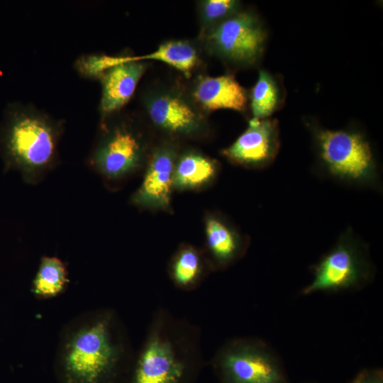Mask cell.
Segmentation results:
<instances>
[{
    "instance_id": "cell-1",
    "label": "cell",
    "mask_w": 383,
    "mask_h": 383,
    "mask_svg": "<svg viewBox=\"0 0 383 383\" xmlns=\"http://www.w3.org/2000/svg\"><path fill=\"white\" fill-rule=\"evenodd\" d=\"M133 355L118 313L98 308L78 314L62 328L55 364L62 383H114Z\"/></svg>"
},
{
    "instance_id": "cell-2",
    "label": "cell",
    "mask_w": 383,
    "mask_h": 383,
    "mask_svg": "<svg viewBox=\"0 0 383 383\" xmlns=\"http://www.w3.org/2000/svg\"><path fill=\"white\" fill-rule=\"evenodd\" d=\"M201 360L197 326L159 309L133 355L128 383H188Z\"/></svg>"
},
{
    "instance_id": "cell-3",
    "label": "cell",
    "mask_w": 383,
    "mask_h": 383,
    "mask_svg": "<svg viewBox=\"0 0 383 383\" xmlns=\"http://www.w3.org/2000/svg\"><path fill=\"white\" fill-rule=\"evenodd\" d=\"M65 122L30 104L16 101L4 110L0 150L6 168L24 182L39 184L58 162Z\"/></svg>"
},
{
    "instance_id": "cell-4",
    "label": "cell",
    "mask_w": 383,
    "mask_h": 383,
    "mask_svg": "<svg viewBox=\"0 0 383 383\" xmlns=\"http://www.w3.org/2000/svg\"><path fill=\"white\" fill-rule=\"evenodd\" d=\"M315 139L323 174L346 184L379 187L380 173L370 145L360 133L318 129Z\"/></svg>"
},
{
    "instance_id": "cell-5",
    "label": "cell",
    "mask_w": 383,
    "mask_h": 383,
    "mask_svg": "<svg viewBox=\"0 0 383 383\" xmlns=\"http://www.w3.org/2000/svg\"><path fill=\"white\" fill-rule=\"evenodd\" d=\"M313 279L301 294L339 292L362 288L374 275L368 248L351 228L339 237L335 245L311 267Z\"/></svg>"
},
{
    "instance_id": "cell-6",
    "label": "cell",
    "mask_w": 383,
    "mask_h": 383,
    "mask_svg": "<svg viewBox=\"0 0 383 383\" xmlns=\"http://www.w3.org/2000/svg\"><path fill=\"white\" fill-rule=\"evenodd\" d=\"M212 365L221 383H289L274 351L256 338L226 341L215 353Z\"/></svg>"
},
{
    "instance_id": "cell-7",
    "label": "cell",
    "mask_w": 383,
    "mask_h": 383,
    "mask_svg": "<svg viewBox=\"0 0 383 383\" xmlns=\"http://www.w3.org/2000/svg\"><path fill=\"white\" fill-rule=\"evenodd\" d=\"M143 154V145L131 121L101 120L99 136L87 157L89 167L109 180L119 179L134 170Z\"/></svg>"
},
{
    "instance_id": "cell-8",
    "label": "cell",
    "mask_w": 383,
    "mask_h": 383,
    "mask_svg": "<svg viewBox=\"0 0 383 383\" xmlns=\"http://www.w3.org/2000/svg\"><path fill=\"white\" fill-rule=\"evenodd\" d=\"M206 41L221 57L230 61L250 64L261 55L265 38L259 21L252 14L233 13L208 29Z\"/></svg>"
},
{
    "instance_id": "cell-9",
    "label": "cell",
    "mask_w": 383,
    "mask_h": 383,
    "mask_svg": "<svg viewBox=\"0 0 383 383\" xmlns=\"http://www.w3.org/2000/svg\"><path fill=\"white\" fill-rule=\"evenodd\" d=\"M131 57L117 55V64L106 69L98 78L101 85V120L118 113L130 101L146 70L144 61H135Z\"/></svg>"
},
{
    "instance_id": "cell-10",
    "label": "cell",
    "mask_w": 383,
    "mask_h": 383,
    "mask_svg": "<svg viewBox=\"0 0 383 383\" xmlns=\"http://www.w3.org/2000/svg\"><path fill=\"white\" fill-rule=\"evenodd\" d=\"M278 148L277 122L253 118L248 129L222 153L233 162L262 167L273 161Z\"/></svg>"
},
{
    "instance_id": "cell-11",
    "label": "cell",
    "mask_w": 383,
    "mask_h": 383,
    "mask_svg": "<svg viewBox=\"0 0 383 383\" xmlns=\"http://www.w3.org/2000/svg\"><path fill=\"white\" fill-rule=\"evenodd\" d=\"M145 104L152 121L169 132L189 133L198 129L201 124V118L194 107L173 91L149 95Z\"/></svg>"
},
{
    "instance_id": "cell-12",
    "label": "cell",
    "mask_w": 383,
    "mask_h": 383,
    "mask_svg": "<svg viewBox=\"0 0 383 383\" xmlns=\"http://www.w3.org/2000/svg\"><path fill=\"white\" fill-rule=\"evenodd\" d=\"M192 96L206 111L230 109L243 111L247 103L245 89L231 75L199 77Z\"/></svg>"
},
{
    "instance_id": "cell-13",
    "label": "cell",
    "mask_w": 383,
    "mask_h": 383,
    "mask_svg": "<svg viewBox=\"0 0 383 383\" xmlns=\"http://www.w3.org/2000/svg\"><path fill=\"white\" fill-rule=\"evenodd\" d=\"M174 158L170 150L155 153L139 189L133 196L138 205L167 206L174 177Z\"/></svg>"
},
{
    "instance_id": "cell-14",
    "label": "cell",
    "mask_w": 383,
    "mask_h": 383,
    "mask_svg": "<svg viewBox=\"0 0 383 383\" xmlns=\"http://www.w3.org/2000/svg\"><path fill=\"white\" fill-rule=\"evenodd\" d=\"M65 262L55 256H43L33 279L31 292L38 299H49L63 294L70 284Z\"/></svg>"
},
{
    "instance_id": "cell-15",
    "label": "cell",
    "mask_w": 383,
    "mask_h": 383,
    "mask_svg": "<svg viewBox=\"0 0 383 383\" xmlns=\"http://www.w3.org/2000/svg\"><path fill=\"white\" fill-rule=\"evenodd\" d=\"M206 233L210 252L220 265H227L240 255L243 247L238 235L222 221L208 219Z\"/></svg>"
},
{
    "instance_id": "cell-16",
    "label": "cell",
    "mask_w": 383,
    "mask_h": 383,
    "mask_svg": "<svg viewBox=\"0 0 383 383\" xmlns=\"http://www.w3.org/2000/svg\"><path fill=\"white\" fill-rule=\"evenodd\" d=\"M132 60L161 61L188 74L196 67L199 59L196 48L190 43L172 40L162 43L151 53L132 56Z\"/></svg>"
},
{
    "instance_id": "cell-17",
    "label": "cell",
    "mask_w": 383,
    "mask_h": 383,
    "mask_svg": "<svg viewBox=\"0 0 383 383\" xmlns=\"http://www.w3.org/2000/svg\"><path fill=\"white\" fill-rule=\"evenodd\" d=\"M216 166L209 158L196 153L183 155L174 170L173 183L191 188L204 184L215 174Z\"/></svg>"
},
{
    "instance_id": "cell-18",
    "label": "cell",
    "mask_w": 383,
    "mask_h": 383,
    "mask_svg": "<svg viewBox=\"0 0 383 383\" xmlns=\"http://www.w3.org/2000/svg\"><path fill=\"white\" fill-rule=\"evenodd\" d=\"M201 272L199 254L192 248L181 250L172 265L171 274L174 283L182 289H194L199 282Z\"/></svg>"
},
{
    "instance_id": "cell-19",
    "label": "cell",
    "mask_w": 383,
    "mask_h": 383,
    "mask_svg": "<svg viewBox=\"0 0 383 383\" xmlns=\"http://www.w3.org/2000/svg\"><path fill=\"white\" fill-rule=\"evenodd\" d=\"M278 103V89L271 76L260 71L251 93V109L254 118H264L273 113Z\"/></svg>"
},
{
    "instance_id": "cell-20",
    "label": "cell",
    "mask_w": 383,
    "mask_h": 383,
    "mask_svg": "<svg viewBox=\"0 0 383 383\" xmlns=\"http://www.w3.org/2000/svg\"><path fill=\"white\" fill-rule=\"evenodd\" d=\"M238 1L233 0H207L201 4L200 16L204 28H209L235 12Z\"/></svg>"
},
{
    "instance_id": "cell-21",
    "label": "cell",
    "mask_w": 383,
    "mask_h": 383,
    "mask_svg": "<svg viewBox=\"0 0 383 383\" xmlns=\"http://www.w3.org/2000/svg\"><path fill=\"white\" fill-rule=\"evenodd\" d=\"M368 383H383L382 372L379 370L369 371Z\"/></svg>"
},
{
    "instance_id": "cell-22",
    "label": "cell",
    "mask_w": 383,
    "mask_h": 383,
    "mask_svg": "<svg viewBox=\"0 0 383 383\" xmlns=\"http://www.w3.org/2000/svg\"><path fill=\"white\" fill-rule=\"evenodd\" d=\"M369 371L363 370L360 372L351 383H368Z\"/></svg>"
}]
</instances>
